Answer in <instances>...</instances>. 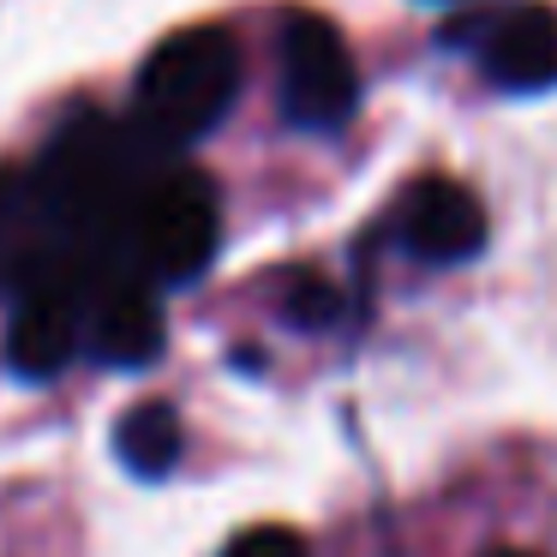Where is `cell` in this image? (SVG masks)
<instances>
[{
    "instance_id": "obj_1",
    "label": "cell",
    "mask_w": 557,
    "mask_h": 557,
    "mask_svg": "<svg viewBox=\"0 0 557 557\" xmlns=\"http://www.w3.org/2000/svg\"><path fill=\"white\" fill-rule=\"evenodd\" d=\"M240 90V49L222 25H193L174 30L169 42L150 49L133 85V126L157 150H181L205 138L228 114Z\"/></svg>"
},
{
    "instance_id": "obj_2",
    "label": "cell",
    "mask_w": 557,
    "mask_h": 557,
    "mask_svg": "<svg viewBox=\"0 0 557 557\" xmlns=\"http://www.w3.org/2000/svg\"><path fill=\"white\" fill-rule=\"evenodd\" d=\"M216 186L198 169H157L138 186V205L126 216V258L157 288H181V282L205 276L210 258H216Z\"/></svg>"
},
{
    "instance_id": "obj_3",
    "label": "cell",
    "mask_w": 557,
    "mask_h": 557,
    "mask_svg": "<svg viewBox=\"0 0 557 557\" xmlns=\"http://www.w3.org/2000/svg\"><path fill=\"white\" fill-rule=\"evenodd\" d=\"M360 109V66L348 54V37L324 13L282 18V114L300 133H342Z\"/></svg>"
},
{
    "instance_id": "obj_4",
    "label": "cell",
    "mask_w": 557,
    "mask_h": 557,
    "mask_svg": "<svg viewBox=\"0 0 557 557\" xmlns=\"http://www.w3.org/2000/svg\"><path fill=\"white\" fill-rule=\"evenodd\" d=\"M54 270H85V276L109 282L102 270L85 264L37 162H0V294H18Z\"/></svg>"
},
{
    "instance_id": "obj_5",
    "label": "cell",
    "mask_w": 557,
    "mask_h": 557,
    "mask_svg": "<svg viewBox=\"0 0 557 557\" xmlns=\"http://www.w3.org/2000/svg\"><path fill=\"white\" fill-rule=\"evenodd\" d=\"M102 282L85 270H54V276L30 282L13 294V318H7V366L25 384H49L73 366V354L85 348L90 324V294Z\"/></svg>"
},
{
    "instance_id": "obj_6",
    "label": "cell",
    "mask_w": 557,
    "mask_h": 557,
    "mask_svg": "<svg viewBox=\"0 0 557 557\" xmlns=\"http://www.w3.org/2000/svg\"><path fill=\"white\" fill-rule=\"evenodd\" d=\"M85 342L97 348L102 366L114 372H145L169 342V312H162V288L145 270H114L97 294H90V324Z\"/></svg>"
},
{
    "instance_id": "obj_7",
    "label": "cell",
    "mask_w": 557,
    "mask_h": 557,
    "mask_svg": "<svg viewBox=\"0 0 557 557\" xmlns=\"http://www.w3.org/2000/svg\"><path fill=\"white\" fill-rule=\"evenodd\" d=\"M480 73L509 97H540L557 85V13L552 7H504L480 30Z\"/></svg>"
},
{
    "instance_id": "obj_8",
    "label": "cell",
    "mask_w": 557,
    "mask_h": 557,
    "mask_svg": "<svg viewBox=\"0 0 557 557\" xmlns=\"http://www.w3.org/2000/svg\"><path fill=\"white\" fill-rule=\"evenodd\" d=\"M401 240H408V252L432 258V264H461L485 246V205L461 181L432 174V181L408 186V198H401Z\"/></svg>"
},
{
    "instance_id": "obj_9",
    "label": "cell",
    "mask_w": 557,
    "mask_h": 557,
    "mask_svg": "<svg viewBox=\"0 0 557 557\" xmlns=\"http://www.w3.org/2000/svg\"><path fill=\"white\" fill-rule=\"evenodd\" d=\"M114 456L133 480H169L186 456V425L169 401H133L114 425Z\"/></svg>"
},
{
    "instance_id": "obj_10",
    "label": "cell",
    "mask_w": 557,
    "mask_h": 557,
    "mask_svg": "<svg viewBox=\"0 0 557 557\" xmlns=\"http://www.w3.org/2000/svg\"><path fill=\"white\" fill-rule=\"evenodd\" d=\"M342 312V294L330 276H318V270H294L288 288H282V318L300 330H330Z\"/></svg>"
},
{
    "instance_id": "obj_11",
    "label": "cell",
    "mask_w": 557,
    "mask_h": 557,
    "mask_svg": "<svg viewBox=\"0 0 557 557\" xmlns=\"http://www.w3.org/2000/svg\"><path fill=\"white\" fill-rule=\"evenodd\" d=\"M222 557H312V552H306V540L294 528H246L234 533V545Z\"/></svg>"
},
{
    "instance_id": "obj_12",
    "label": "cell",
    "mask_w": 557,
    "mask_h": 557,
    "mask_svg": "<svg viewBox=\"0 0 557 557\" xmlns=\"http://www.w3.org/2000/svg\"><path fill=\"white\" fill-rule=\"evenodd\" d=\"M492 557H540V552H492Z\"/></svg>"
}]
</instances>
